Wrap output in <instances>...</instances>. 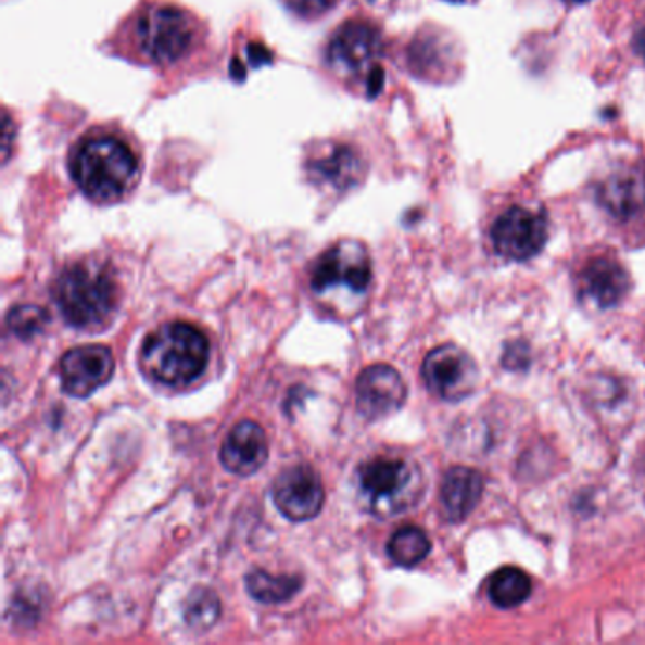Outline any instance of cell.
<instances>
[{
  "mask_svg": "<svg viewBox=\"0 0 645 645\" xmlns=\"http://www.w3.org/2000/svg\"><path fill=\"white\" fill-rule=\"evenodd\" d=\"M634 50L638 53L640 59L645 63V17L644 22L640 23L636 35H634Z\"/></svg>",
  "mask_w": 645,
  "mask_h": 645,
  "instance_id": "cb8c5ba5",
  "label": "cell"
},
{
  "mask_svg": "<svg viewBox=\"0 0 645 645\" xmlns=\"http://www.w3.org/2000/svg\"><path fill=\"white\" fill-rule=\"evenodd\" d=\"M532 593V581L519 568H502L492 576L489 594L499 608H515L527 600Z\"/></svg>",
  "mask_w": 645,
  "mask_h": 645,
  "instance_id": "d6986e66",
  "label": "cell"
},
{
  "mask_svg": "<svg viewBox=\"0 0 645 645\" xmlns=\"http://www.w3.org/2000/svg\"><path fill=\"white\" fill-rule=\"evenodd\" d=\"M581 290L598 307H616L631 290V279L616 260L593 257L581 273Z\"/></svg>",
  "mask_w": 645,
  "mask_h": 645,
  "instance_id": "2e32d148",
  "label": "cell"
},
{
  "mask_svg": "<svg viewBox=\"0 0 645 645\" xmlns=\"http://www.w3.org/2000/svg\"><path fill=\"white\" fill-rule=\"evenodd\" d=\"M220 598L206 586L191 591L184 606V619L195 631H206L216 624L220 617Z\"/></svg>",
  "mask_w": 645,
  "mask_h": 645,
  "instance_id": "44dd1931",
  "label": "cell"
},
{
  "mask_svg": "<svg viewBox=\"0 0 645 645\" xmlns=\"http://www.w3.org/2000/svg\"><path fill=\"white\" fill-rule=\"evenodd\" d=\"M407 387L402 375L387 364H375L359 374L356 381V407L367 420H381L402 409Z\"/></svg>",
  "mask_w": 645,
  "mask_h": 645,
  "instance_id": "7c38bea8",
  "label": "cell"
},
{
  "mask_svg": "<svg viewBox=\"0 0 645 645\" xmlns=\"http://www.w3.org/2000/svg\"><path fill=\"white\" fill-rule=\"evenodd\" d=\"M307 173L316 184L349 190L364 175L358 152L343 142H324L308 154Z\"/></svg>",
  "mask_w": 645,
  "mask_h": 645,
  "instance_id": "5bb4252c",
  "label": "cell"
},
{
  "mask_svg": "<svg viewBox=\"0 0 645 645\" xmlns=\"http://www.w3.org/2000/svg\"><path fill=\"white\" fill-rule=\"evenodd\" d=\"M483 477L476 469L456 468L448 469L447 476L441 483V507L448 522H460L468 519L469 514L476 509L481 494H483Z\"/></svg>",
  "mask_w": 645,
  "mask_h": 645,
  "instance_id": "e0dca14e",
  "label": "cell"
},
{
  "mask_svg": "<svg viewBox=\"0 0 645 645\" xmlns=\"http://www.w3.org/2000/svg\"><path fill=\"white\" fill-rule=\"evenodd\" d=\"M322 481L308 466L284 469L273 484V502L293 522L311 521L324 506Z\"/></svg>",
  "mask_w": 645,
  "mask_h": 645,
  "instance_id": "8fae6325",
  "label": "cell"
},
{
  "mask_svg": "<svg viewBox=\"0 0 645 645\" xmlns=\"http://www.w3.org/2000/svg\"><path fill=\"white\" fill-rule=\"evenodd\" d=\"M124 38L142 63L173 65L198 46L199 22L186 8L147 2L125 22Z\"/></svg>",
  "mask_w": 645,
  "mask_h": 645,
  "instance_id": "7a4b0ae2",
  "label": "cell"
},
{
  "mask_svg": "<svg viewBox=\"0 0 645 645\" xmlns=\"http://www.w3.org/2000/svg\"><path fill=\"white\" fill-rule=\"evenodd\" d=\"M298 576H271L265 570H254L246 576V589L254 600L262 604H282L301 591Z\"/></svg>",
  "mask_w": 645,
  "mask_h": 645,
  "instance_id": "ac0fdd59",
  "label": "cell"
},
{
  "mask_svg": "<svg viewBox=\"0 0 645 645\" xmlns=\"http://www.w3.org/2000/svg\"><path fill=\"white\" fill-rule=\"evenodd\" d=\"M356 484L362 506L379 519L405 514L425 492L420 468L400 456H377L362 464Z\"/></svg>",
  "mask_w": 645,
  "mask_h": 645,
  "instance_id": "5b68a950",
  "label": "cell"
},
{
  "mask_svg": "<svg viewBox=\"0 0 645 645\" xmlns=\"http://www.w3.org/2000/svg\"><path fill=\"white\" fill-rule=\"evenodd\" d=\"M382 38L374 23L351 20L336 29L326 46V63L339 78L366 81L369 91L382 84Z\"/></svg>",
  "mask_w": 645,
  "mask_h": 645,
  "instance_id": "8992f818",
  "label": "cell"
},
{
  "mask_svg": "<svg viewBox=\"0 0 645 645\" xmlns=\"http://www.w3.org/2000/svg\"><path fill=\"white\" fill-rule=\"evenodd\" d=\"M267 458L269 441L264 428L252 420L239 422L222 443V464L233 476L249 477L256 473L257 469L264 468Z\"/></svg>",
  "mask_w": 645,
  "mask_h": 645,
  "instance_id": "9a60e30c",
  "label": "cell"
},
{
  "mask_svg": "<svg viewBox=\"0 0 645 645\" xmlns=\"http://www.w3.org/2000/svg\"><path fill=\"white\" fill-rule=\"evenodd\" d=\"M491 239L499 256L524 262L542 252L549 239V222L534 208L509 206L492 224Z\"/></svg>",
  "mask_w": 645,
  "mask_h": 645,
  "instance_id": "ba28073f",
  "label": "cell"
},
{
  "mask_svg": "<svg viewBox=\"0 0 645 645\" xmlns=\"http://www.w3.org/2000/svg\"><path fill=\"white\" fill-rule=\"evenodd\" d=\"M290 12L305 20H315L328 14L331 8L338 7L339 0H284Z\"/></svg>",
  "mask_w": 645,
  "mask_h": 645,
  "instance_id": "603a6c76",
  "label": "cell"
},
{
  "mask_svg": "<svg viewBox=\"0 0 645 645\" xmlns=\"http://www.w3.org/2000/svg\"><path fill=\"white\" fill-rule=\"evenodd\" d=\"M374 277L371 257L366 246L358 241H339L316 260L311 275V288L318 295L345 292L352 295L366 293Z\"/></svg>",
  "mask_w": 645,
  "mask_h": 645,
  "instance_id": "52a82bcc",
  "label": "cell"
},
{
  "mask_svg": "<svg viewBox=\"0 0 645 645\" xmlns=\"http://www.w3.org/2000/svg\"><path fill=\"white\" fill-rule=\"evenodd\" d=\"M211 345L203 331L186 322L165 324L148 336L140 351V367L152 381L184 387L205 371Z\"/></svg>",
  "mask_w": 645,
  "mask_h": 645,
  "instance_id": "3957f363",
  "label": "cell"
},
{
  "mask_svg": "<svg viewBox=\"0 0 645 645\" xmlns=\"http://www.w3.org/2000/svg\"><path fill=\"white\" fill-rule=\"evenodd\" d=\"M53 300L66 322L80 330H101L117 307L111 271L96 262L68 265L53 284Z\"/></svg>",
  "mask_w": 645,
  "mask_h": 645,
  "instance_id": "277c9868",
  "label": "cell"
},
{
  "mask_svg": "<svg viewBox=\"0 0 645 645\" xmlns=\"http://www.w3.org/2000/svg\"><path fill=\"white\" fill-rule=\"evenodd\" d=\"M50 315L48 311L38 305H30V303H23L17 307L12 308L8 313V328L14 333L15 338L23 339V341H30L37 338L46 326H48Z\"/></svg>",
  "mask_w": 645,
  "mask_h": 645,
  "instance_id": "7402d4cb",
  "label": "cell"
},
{
  "mask_svg": "<svg viewBox=\"0 0 645 645\" xmlns=\"http://www.w3.org/2000/svg\"><path fill=\"white\" fill-rule=\"evenodd\" d=\"M447 2H453V4H468V2H476V0H447Z\"/></svg>",
  "mask_w": 645,
  "mask_h": 645,
  "instance_id": "d4e9b609",
  "label": "cell"
},
{
  "mask_svg": "<svg viewBox=\"0 0 645 645\" xmlns=\"http://www.w3.org/2000/svg\"><path fill=\"white\" fill-rule=\"evenodd\" d=\"M566 4H583V2H589V0H562Z\"/></svg>",
  "mask_w": 645,
  "mask_h": 645,
  "instance_id": "484cf974",
  "label": "cell"
},
{
  "mask_svg": "<svg viewBox=\"0 0 645 645\" xmlns=\"http://www.w3.org/2000/svg\"><path fill=\"white\" fill-rule=\"evenodd\" d=\"M68 165L81 193L99 205L122 201L139 182V155L116 132L91 131L81 137Z\"/></svg>",
  "mask_w": 645,
  "mask_h": 645,
  "instance_id": "6da1fadb",
  "label": "cell"
},
{
  "mask_svg": "<svg viewBox=\"0 0 645 645\" xmlns=\"http://www.w3.org/2000/svg\"><path fill=\"white\" fill-rule=\"evenodd\" d=\"M422 379L435 396L460 402L476 392L479 367L468 352L447 343L428 352L422 364Z\"/></svg>",
  "mask_w": 645,
  "mask_h": 645,
  "instance_id": "9c48e42d",
  "label": "cell"
},
{
  "mask_svg": "<svg viewBox=\"0 0 645 645\" xmlns=\"http://www.w3.org/2000/svg\"><path fill=\"white\" fill-rule=\"evenodd\" d=\"M430 547H432V543L428 540L425 530L417 527H404L396 530L390 538L389 555L397 566L413 568L428 557Z\"/></svg>",
  "mask_w": 645,
  "mask_h": 645,
  "instance_id": "ffe728a7",
  "label": "cell"
},
{
  "mask_svg": "<svg viewBox=\"0 0 645 645\" xmlns=\"http://www.w3.org/2000/svg\"><path fill=\"white\" fill-rule=\"evenodd\" d=\"M116 369L114 354L103 345L76 346L59 364L61 387L68 396L88 397L111 381Z\"/></svg>",
  "mask_w": 645,
  "mask_h": 645,
  "instance_id": "30bf717a",
  "label": "cell"
},
{
  "mask_svg": "<svg viewBox=\"0 0 645 645\" xmlns=\"http://www.w3.org/2000/svg\"><path fill=\"white\" fill-rule=\"evenodd\" d=\"M598 205L617 220H632L645 211L644 170L632 165L609 169L596 188Z\"/></svg>",
  "mask_w": 645,
  "mask_h": 645,
  "instance_id": "4fadbf2b",
  "label": "cell"
}]
</instances>
